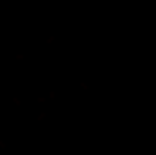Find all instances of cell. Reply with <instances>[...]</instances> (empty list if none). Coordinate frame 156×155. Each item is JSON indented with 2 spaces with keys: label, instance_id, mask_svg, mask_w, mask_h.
Segmentation results:
<instances>
[]
</instances>
